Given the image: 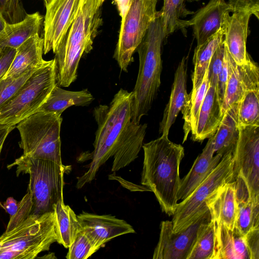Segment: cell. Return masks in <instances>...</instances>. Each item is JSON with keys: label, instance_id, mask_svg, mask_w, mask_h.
I'll list each match as a JSON object with an SVG mask.
<instances>
[{"label": "cell", "instance_id": "obj_29", "mask_svg": "<svg viewBox=\"0 0 259 259\" xmlns=\"http://www.w3.org/2000/svg\"><path fill=\"white\" fill-rule=\"evenodd\" d=\"M227 60L228 78L224 100L221 108L222 117L228 109L239 102L246 90L239 66L234 61L228 51Z\"/></svg>", "mask_w": 259, "mask_h": 259}, {"label": "cell", "instance_id": "obj_36", "mask_svg": "<svg viewBox=\"0 0 259 259\" xmlns=\"http://www.w3.org/2000/svg\"><path fill=\"white\" fill-rule=\"evenodd\" d=\"M0 14L7 24H14L24 20L28 14L22 0H0Z\"/></svg>", "mask_w": 259, "mask_h": 259}, {"label": "cell", "instance_id": "obj_28", "mask_svg": "<svg viewBox=\"0 0 259 259\" xmlns=\"http://www.w3.org/2000/svg\"><path fill=\"white\" fill-rule=\"evenodd\" d=\"M186 1L163 0V6L159 12L164 38L178 29L183 31L185 28V20H182L181 18L194 13L185 8V2Z\"/></svg>", "mask_w": 259, "mask_h": 259}, {"label": "cell", "instance_id": "obj_20", "mask_svg": "<svg viewBox=\"0 0 259 259\" xmlns=\"http://www.w3.org/2000/svg\"><path fill=\"white\" fill-rule=\"evenodd\" d=\"M222 118L216 89L209 85L200 109L195 130L192 134L193 140L202 142L213 136Z\"/></svg>", "mask_w": 259, "mask_h": 259}, {"label": "cell", "instance_id": "obj_10", "mask_svg": "<svg viewBox=\"0 0 259 259\" xmlns=\"http://www.w3.org/2000/svg\"><path fill=\"white\" fill-rule=\"evenodd\" d=\"M233 152L224 155L219 163L199 186L186 199L178 203L172 219L175 232L187 227L207 207V199L224 184L234 181Z\"/></svg>", "mask_w": 259, "mask_h": 259}, {"label": "cell", "instance_id": "obj_7", "mask_svg": "<svg viewBox=\"0 0 259 259\" xmlns=\"http://www.w3.org/2000/svg\"><path fill=\"white\" fill-rule=\"evenodd\" d=\"M56 84L55 59L45 61L0 107V124L15 126L35 113Z\"/></svg>", "mask_w": 259, "mask_h": 259}, {"label": "cell", "instance_id": "obj_19", "mask_svg": "<svg viewBox=\"0 0 259 259\" xmlns=\"http://www.w3.org/2000/svg\"><path fill=\"white\" fill-rule=\"evenodd\" d=\"M187 59L184 57L175 72L169 100L159 124V132L161 135L168 136L171 125L189 98V94L187 91Z\"/></svg>", "mask_w": 259, "mask_h": 259}, {"label": "cell", "instance_id": "obj_44", "mask_svg": "<svg viewBox=\"0 0 259 259\" xmlns=\"http://www.w3.org/2000/svg\"><path fill=\"white\" fill-rule=\"evenodd\" d=\"M15 126L0 124V155L6 139Z\"/></svg>", "mask_w": 259, "mask_h": 259}, {"label": "cell", "instance_id": "obj_22", "mask_svg": "<svg viewBox=\"0 0 259 259\" xmlns=\"http://www.w3.org/2000/svg\"><path fill=\"white\" fill-rule=\"evenodd\" d=\"M146 123L132 120L117 150L113 156L111 170L116 171L129 165L138 156L146 133Z\"/></svg>", "mask_w": 259, "mask_h": 259}, {"label": "cell", "instance_id": "obj_25", "mask_svg": "<svg viewBox=\"0 0 259 259\" xmlns=\"http://www.w3.org/2000/svg\"><path fill=\"white\" fill-rule=\"evenodd\" d=\"M238 104L232 105L225 111L213 136L214 153L222 157L230 152H233L238 141Z\"/></svg>", "mask_w": 259, "mask_h": 259}, {"label": "cell", "instance_id": "obj_39", "mask_svg": "<svg viewBox=\"0 0 259 259\" xmlns=\"http://www.w3.org/2000/svg\"><path fill=\"white\" fill-rule=\"evenodd\" d=\"M250 259H259V227H254L244 235Z\"/></svg>", "mask_w": 259, "mask_h": 259}, {"label": "cell", "instance_id": "obj_30", "mask_svg": "<svg viewBox=\"0 0 259 259\" xmlns=\"http://www.w3.org/2000/svg\"><path fill=\"white\" fill-rule=\"evenodd\" d=\"M238 211L234 228L244 235L251 229L259 227V202L253 201L248 196L237 197Z\"/></svg>", "mask_w": 259, "mask_h": 259}, {"label": "cell", "instance_id": "obj_31", "mask_svg": "<svg viewBox=\"0 0 259 259\" xmlns=\"http://www.w3.org/2000/svg\"><path fill=\"white\" fill-rule=\"evenodd\" d=\"M215 236L212 220L200 227L197 238L187 259H214Z\"/></svg>", "mask_w": 259, "mask_h": 259}, {"label": "cell", "instance_id": "obj_14", "mask_svg": "<svg viewBox=\"0 0 259 259\" xmlns=\"http://www.w3.org/2000/svg\"><path fill=\"white\" fill-rule=\"evenodd\" d=\"M231 9L225 0H210L189 20L185 28L191 26L197 45L205 42L219 30L227 25Z\"/></svg>", "mask_w": 259, "mask_h": 259}, {"label": "cell", "instance_id": "obj_37", "mask_svg": "<svg viewBox=\"0 0 259 259\" xmlns=\"http://www.w3.org/2000/svg\"><path fill=\"white\" fill-rule=\"evenodd\" d=\"M226 47L224 39L213 53L207 70V79L210 86L216 89L218 77L225 60Z\"/></svg>", "mask_w": 259, "mask_h": 259}, {"label": "cell", "instance_id": "obj_9", "mask_svg": "<svg viewBox=\"0 0 259 259\" xmlns=\"http://www.w3.org/2000/svg\"><path fill=\"white\" fill-rule=\"evenodd\" d=\"M158 0H129V5L121 18L118 39L113 58L120 69L127 72L133 62V54L142 40L150 23L158 15Z\"/></svg>", "mask_w": 259, "mask_h": 259}, {"label": "cell", "instance_id": "obj_26", "mask_svg": "<svg viewBox=\"0 0 259 259\" xmlns=\"http://www.w3.org/2000/svg\"><path fill=\"white\" fill-rule=\"evenodd\" d=\"M226 27H223L200 45H197L193 58L194 71L192 74L193 94L199 88L204 79L210 59L224 38Z\"/></svg>", "mask_w": 259, "mask_h": 259}, {"label": "cell", "instance_id": "obj_33", "mask_svg": "<svg viewBox=\"0 0 259 259\" xmlns=\"http://www.w3.org/2000/svg\"><path fill=\"white\" fill-rule=\"evenodd\" d=\"M212 221L215 236L214 259H236V231L234 229H228L220 223Z\"/></svg>", "mask_w": 259, "mask_h": 259}, {"label": "cell", "instance_id": "obj_3", "mask_svg": "<svg viewBox=\"0 0 259 259\" xmlns=\"http://www.w3.org/2000/svg\"><path fill=\"white\" fill-rule=\"evenodd\" d=\"M102 23L94 0H79L73 21L55 53L57 85L67 87L76 80L80 59L92 50Z\"/></svg>", "mask_w": 259, "mask_h": 259}, {"label": "cell", "instance_id": "obj_34", "mask_svg": "<svg viewBox=\"0 0 259 259\" xmlns=\"http://www.w3.org/2000/svg\"><path fill=\"white\" fill-rule=\"evenodd\" d=\"M99 249L94 244L82 229L77 234L68 248L67 259H87Z\"/></svg>", "mask_w": 259, "mask_h": 259}, {"label": "cell", "instance_id": "obj_12", "mask_svg": "<svg viewBox=\"0 0 259 259\" xmlns=\"http://www.w3.org/2000/svg\"><path fill=\"white\" fill-rule=\"evenodd\" d=\"M211 220L208 207L206 208L183 230L173 231L171 221L160 224L159 240L154 250L153 259H187L197 238L200 226Z\"/></svg>", "mask_w": 259, "mask_h": 259}, {"label": "cell", "instance_id": "obj_24", "mask_svg": "<svg viewBox=\"0 0 259 259\" xmlns=\"http://www.w3.org/2000/svg\"><path fill=\"white\" fill-rule=\"evenodd\" d=\"M94 99L93 95L87 89L79 91H70L61 88L56 84L46 101L36 112H54L61 115L68 108L72 106H88Z\"/></svg>", "mask_w": 259, "mask_h": 259}, {"label": "cell", "instance_id": "obj_23", "mask_svg": "<svg viewBox=\"0 0 259 259\" xmlns=\"http://www.w3.org/2000/svg\"><path fill=\"white\" fill-rule=\"evenodd\" d=\"M43 17L37 12L27 14L22 21L7 24L0 32V47L17 49L29 38L39 34Z\"/></svg>", "mask_w": 259, "mask_h": 259}, {"label": "cell", "instance_id": "obj_41", "mask_svg": "<svg viewBox=\"0 0 259 259\" xmlns=\"http://www.w3.org/2000/svg\"><path fill=\"white\" fill-rule=\"evenodd\" d=\"M228 78V65L227 60V51L226 49V54L225 60L223 65L222 70L219 73L218 77L217 83L216 86V93L218 100L222 106L224 102L225 91Z\"/></svg>", "mask_w": 259, "mask_h": 259}, {"label": "cell", "instance_id": "obj_5", "mask_svg": "<svg viewBox=\"0 0 259 259\" xmlns=\"http://www.w3.org/2000/svg\"><path fill=\"white\" fill-rule=\"evenodd\" d=\"M15 166L17 176L21 174L29 175L27 193L31 203V215L53 212L55 205L64 200V176L71 171V166L24 155L7 167L10 169Z\"/></svg>", "mask_w": 259, "mask_h": 259}, {"label": "cell", "instance_id": "obj_8", "mask_svg": "<svg viewBox=\"0 0 259 259\" xmlns=\"http://www.w3.org/2000/svg\"><path fill=\"white\" fill-rule=\"evenodd\" d=\"M61 115L54 112H36L16 126L24 155L63 164L61 153Z\"/></svg>", "mask_w": 259, "mask_h": 259}, {"label": "cell", "instance_id": "obj_1", "mask_svg": "<svg viewBox=\"0 0 259 259\" xmlns=\"http://www.w3.org/2000/svg\"><path fill=\"white\" fill-rule=\"evenodd\" d=\"M132 92L121 89L109 105H100L94 108V116L98 128L94 150L79 157V161H91L88 165L87 171L77 177V189L92 182L100 167L115 154L132 121Z\"/></svg>", "mask_w": 259, "mask_h": 259}, {"label": "cell", "instance_id": "obj_46", "mask_svg": "<svg viewBox=\"0 0 259 259\" xmlns=\"http://www.w3.org/2000/svg\"><path fill=\"white\" fill-rule=\"evenodd\" d=\"M106 0H94L95 5L97 9H99Z\"/></svg>", "mask_w": 259, "mask_h": 259}, {"label": "cell", "instance_id": "obj_13", "mask_svg": "<svg viewBox=\"0 0 259 259\" xmlns=\"http://www.w3.org/2000/svg\"><path fill=\"white\" fill-rule=\"evenodd\" d=\"M79 0H52L46 8L44 21V49L47 54H55L69 29Z\"/></svg>", "mask_w": 259, "mask_h": 259}, {"label": "cell", "instance_id": "obj_21", "mask_svg": "<svg viewBox=\"0 0 259 259\" xmlns=\"http://www.w3.org/2000/svg\"><path fill=\"white\" fill-rule=\"evenodd\" d=\"M43 38L39 34L29 38L16 49V52L10 67L4 79L19 77L27 71L39 66L45 60L42 58Z\"/></svg>", "mask_w": 259, "mask_h": 259}, {"label": "cell", "instance_id": "obj_4", "mask_svg": "<svg viewBox=\"0 0 259 259\" xmlns=\"http://www.w3.org/2000/svg\"><path fill=\"white\" fill-rule=\"evenodd\" d=\"M164 39L160 12L150 23L136 51L139 68L132 92V121L140 123L148 114L156 99L161 84L162 69L161 47Z\"/></svg>", "mask_w": 259, "mask_h": 259}, {"label": "cell", "instance_id": "obj_17", "mask_svg": "<svg viewBox=\"0 0 259 259\" xmlns=\"http://www.w3.org/2000/svg\"><path fill=\"white\" fill-rule=\"evenodd\" d=\"M213 136L195 161L188 173L181 180L177 198L178 201L188 197L205 180L221 160L222 156L214 155Z\"/></svg>", "mask_w": 259, "mask_h": 259}, {"label": "cell", "instance_id": "obj_45", "mask_svg": "<svg viewBox=\"0 0 259 259\" xmlns=\"http://www.w3.org/2000/svg\"><path fill=\"white\" fill-rule=\"evenodd\" d=\"M116 3L121 18L128 9L129 0H113Z\"/></svg>", "mask_w": 259, "mask_h": 259}, {"label": "cell", "instance_id": "obj_2", "mask_svg": "<svg viewBox=\"0 0 259 259\" xmlns=\"http://www.w3.org/2000/svg\"><path fill=\"white\" fill-rule=\"evenodd\" d=\"M144 161L141 184L154 194L161 210L168 215L174 213L181 179L180 166L184 147L161 135L142 146Z\"/></svg>", "mask_w": 259, "mask_h": 259}, {"label": "cell", "instance_id": "obj_32", "mask_svg": "<svg viewBox=\"0 0 259 259\" xmlns=\"http://www.w3.org/2000/svg\"><path fill=\"white\" fill-rule=\"evenodd\" d=\"M238 126H259V89L245 90L238 104Z\"/></svg>", "mask_w": 259, "mask_h": 259}, {"label": "cell", "instance_id": "obj_47", "mask_svg": "<svg viewBox=\"0 0 259 259\" xmlns=\"http://www.w3.org/2000/svg\"><path fill=\"white\" fill-rule=\"evenodd\" d=\"M7 23L0 14V32L3 30Z\"/></svg>", "mask_w": 259, "mask_h": 259}, {"label": "cell", "instance_id": "obj_42", "mask_svg": "<svg viewBox=\"0 0 259 259\" xmlns=\"http://www.w3.org/2000/svg\"><path fill=\"white\" fill-rule=\"evenodd\" d=\"M16 52V49L0 47V80L9 69Z\"/></svg>", "mask_w": 259, "mask_h": 259}, {"label": "cell", "instance_id": "obj_38", "mask_svg": "<svg viewBox=\"0 0 259 259\" xmlns=\"http://www.w3.org/2000/svg\"><path fill=\"white\" fill-rule=\"evenodd\" d=\"M31 203L30 196L27 193L18 202V209L16 214L10 217L6 231H9L31 215Z\"/></svg>", "mask_w": 259, "mask_h": 259}, {"label": "cell", "instance_id": "obj_27", "mask_svg": "<svg viewBox=\"0 0 259 259\" xmlns=\"http://www.w3.org/2000/svg\"><path fill=\"white\" fill-rule=\"evenodd\" d=\"M53 212L57 242L68 248L81 229L77 215L64 200L55 205Z\"/></svg>", "mask_w": 259, "mask_h": 259}, {"label": "cell", "instance_id": "obj_15", "mask_svg": "<svg viewBox=\"0 0 259 259\" xmlns=\"http://www.w3.org/2000/svg\"><path fill=\"white\" fill-rule=\"evenodd\" d=\"M77 217L82 231L99 249L117 236L136 233L127 222L111 214L82 211Z\"/></svg>", "mask_w": 259, "mask_h": 259}, {"label": "cell", "instance_id": "obj_35", "mask_svg": "<svg viewBox=\"0 0 259 259\" xmlns=\"http://www.w3.org/2000/svg\"><path fill=\"white\" fill-rule=\"evenodd\" d=\"M40 66L27 71L19 77L9 79L2 78L0 80V107L14 96Z\"/></svg>", "mask_w": 259, "mask_h": 259}, {"label": "cell", "instance_id": "obj_11", "mask_svg": "<svg viewBox=\"0 0 259 259\" xmlns=\"http://www.w3.org/2000/svg\"><path fill=\"white\" fill-rule=\"evenodd\" d=\"M239 138L233 152L234 181L241 179L249 197L259 202V126H238Z\"/></svg>", "mask_w": 259, "mask_h": 259}, {"label": "cell", "instance_id": "obj_18", "mask_svg": "<svg viewBox=\"0 0 259 259\" xmlns=\"http://www.w3.org/2000/svg\"><path fill=\"white\" fill-rule=\"evenodd\" d=\"M211 219L233 230L238 211L235 181L220 187L206 200Z\"/></svg>", "mask_w": 259, "mask_h": 259}, {"label": "cell", "instance_id": "obj_48", "mask_svg": "<svg viewBox=\"0 0 259 259\" xmlns=\"http://www.w3.org/2000/svg\"><path fill=\"white\" fill-rule=\"evenodd\" d=\"M45 6H47L52 0H44Z\"/></svg>", "mask_w": 259, "mask_h": 259}, {"label": "cell", "instance_id": "obj_6", "mask_svg": "<svg viewBox=\"0 0 259 259\" xmlns=\"http://www.w3.org/2000/svg\"><path fill=\"white\" fill-rule=\"evenodd\" d=\"M53 212L30 215L0 236V259H33L57 242Z\"/></svg>", "mask_w": 259, "mask_h": 259}, {"label": "cell", "instance_id": "obj_43", "mask_svg": "<svg viewBox=\"0 0 259 259\" xmlns=\"http://www.w3.org/2000/svg\"><path fill=\"white\" fill-rule=\"evenodd\" d=\"M0 205L10 214V217L14 215L18 209V202L12 197H8L3 203L0 202Z\"/></svg>", "mask_w": 259, "mask_h": 259}, {"label": "cell", "instance_id": "obj_16", "mask_svg": "<svg viewBox=\"0 0 259 259\" xmlns=\"http://www.w3.org/2000/svg\"><path fill=\"white\" fill-rule=\"evenodd\" d=\"M250 11L233 12L230 16L226 28L224 41L227 50L238 65L245 64L249 57L246 51V40L248 33Z\"/></svg>", "mask_w": 259, "mask_h": 259}, {"label": "cell", "instance_id": "obj_40", "mask_svg": "<svg viewBox=\"0 0 259 259\" xmlns=\"http://www.w3.org/2000/svg\"><path fill=\"white\" fill-rule=\"evenodd\" d=\"M233 13L237 11H250L257 19L259 16V0H228L227 2Z\"/></svg>", "mask_w": 259, "mask_h": 259}]
</instances>
